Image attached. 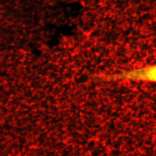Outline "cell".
Here are the masks:
<instances>
[{"mask_svg":"<svg viewBox=\"0 0 156 156\" xmlns=\"http://www.w3.org/2000/svg\"><path fill=\"white\" fill-rule=\"evenodd\" d=\"M115 81H134L156 83V64L124 70L109 76Z\"/></svg>","mask_w":156,"mask_h":156,"instance_id":"1","label":"cell"}]
</instances>
